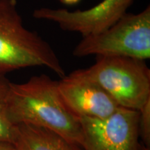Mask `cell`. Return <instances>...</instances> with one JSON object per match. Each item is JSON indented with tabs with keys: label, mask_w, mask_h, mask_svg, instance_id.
Returning <instances> with one entry per match:
<instances>
[{
	"label": "cell",
	"mask_w": 150,
	"mask_h": 150,
	"mask_svg": "<svg viewBox=\"0 0 150 150\" xmlns=\"http://www.w3.org/2000/svg\"><path fill=\"white\" fill-rule=\"evenodd\" d=\"M81 70L120 107L139 110L150 99V70L143 60L98 56L95 64Z\"/></svg>",
	"instance_id": "cell-3"
},
{
	"label": "cell",
	"mask_w": 150,
	"mask_h": 150,
	"mask_svg": "<svg viewBox=\"0 0 150 150\" xmlns=\"http://www.w3.org/2000/svg\"><path fill=\"white\" fill-rule=\"evenodd\" d=\"M142 150H150V149H149V148H146L145 147H144V146H142Z\"/></svg>",
	"instance_id": "cell-13"
},
{
	"label": "cell",
	"mask_w": 150,
	"mask_h": 150,
	"mask_svg": "<svg viewBox=\"0 0 150 150\" xmlns=\"http://www.w3.org/2000/svg\"><path fill=\"white\" fill-rule=\"evenodd\" d=\"M58 1H59L60 2L63 4L72 6L78 4L81 0H58Z\"/></svg>",
	"instance_id": "cell-12"
},
{
	"label": "cell",
	"mask_w": 150,
	"mask_h": 150,
	"mask_svg": "<svg viewBox=\"0 0 150 150\" xmlns=\"http://www.w3.org/2000/svg\"><path fill=\"white\" fill-rule=\"evenodd\" d=\"M138 119V133L144 147L150 149V99L140 108Z\"/></svg>",
	"instance_id": "cell-10"
},
{
	"label": "cell",
	"mask_w": 150,
	"mask_h": 150,
	"mask_svg": "<svg viewBox=\"0 0 150 150\" xmlns=\"http://www.w3.org/2000/svg\"><path fill=\"white\" fill-rule=\"evenodd\" d=\"M135 0H103L91 8L71 11L65 8L35 9L33 17L57 24L63 31L76 32L82 37L106 31L121 18Z\"/></svg>",
	"instance_id": "cell-6"
},
{
	"label": "cell",
	"mask_w": 150,
	"mask_h": 150,
	"mask_svg": "<svg viewBox=\"0 0 150 150\" xmlns=\"http://www.w3.org/2000/svg\"><path fill=\"white\" fill-rule=\"evenodd\" d=\"M73 55L149 59L150 6L137 14L126 13L102 33L82 37L73 50Z\"/></svg>",
	"instance_id": "cell-4"
},
{
	"label": "cell",
	"mask_w": 150,
	"mask_h": 150,
	"mask_svg": "<svg viewBox=\"0 0 150 150\" xmlns=\"http://www.w3.org/2000/svg\"><path fill=\"white\" fill-rule=\"evenodd\" d=\"M13 144L18 150H85L54 131L30 125H17Z\"/></svg>",
	"instance_id": "cell-8"
},
{
	"label": "cell",
	"mask_w": 150,
	"mask_h": 150,
	"mask_svg": "<svg viewBox=\"0 0 150 150\" xmlns=\"http://www.w3.org/2000/svg\"><path fill=\"white\" fill-rule=\"evenodd\" d=\"M11 81L5 75H0V141L13 143L16 134V126L9 117L8 95Z\"/></svg>",
	"instance_id": "cell-9"
},
{
	"label": "cell",
	"mask_w": 150,
	"mask_h": 150,
	"mask_svg": "<svg viewBox=\"0 0 150 150\" xmlns=\"http://www.w3.org/2000/svg\"><path fill=\"white\" fill-rule=\"evenodd\" d=\"M38 66L47 67L61 78L65 76L51 45L24 26L16 0H0V75Z\"/></svg>",
	"instance_id": "cell-2"
},
{
	"label": "cell",
	"mask_w": 150,
	"mask_h": 150,
	"mask_svg": "<svg viewBox=\"0 0 150 150\" xmlns=\"http://www.w3.org/2000/svg\"><path fill=\"white\" fill-rule=\"evenodd\" d=\"M58 89L65 105L80 117L104 118L120 106L104 89L78 70L58 81Z\"/></svg>",
	"instance_id": "cell-7"
},
{
	"label": "cell",
	"mask_w": 150,
	"mask_h": 150,
	"mask_svg": "<svg viewBox=\"0 0 150 150\" xmlns=\"http://www.w3.org/2000/svg\"><path fill=\"white\" fill-rule=\"evenodd\" d=\"M79 119L85 150H142L138 110L120 107L108 117Z\"/></svg>",
	"instance_id": "cell-5"
},
{
	"label": "cell",
	"mask_w": 150,
	"mask_h": 150,
	"mask_svg": "<svg viewBox=\"0 0 150 150\" xmlns=\"http://www.w3.org/2000/svg\"><path fill=\"white\" fill-rule=\"evenodd\" d=\"M8 109L15 125L43 127L83 148L80 119L63 102L57 81L52 80L47 75L33 76L22 83L11 82Z\"/></svg>",
	"instance_id": "cell-1"
},
{
	"label": "cell",
	"mask_w": 150,
	"mask_h": 150,
	"mask_svg": "<svg viewBox=\"0 0 150 150\" xmlns=\"http://www.w3.org/2000/svg\"><path fill=\"white\" fill-rule=\"evenodd\" d=\"M0 150H18L13 143L9 142L0 141Z\"/></svg>",
	"instance_id": "cell-11"
}]
</instances>
